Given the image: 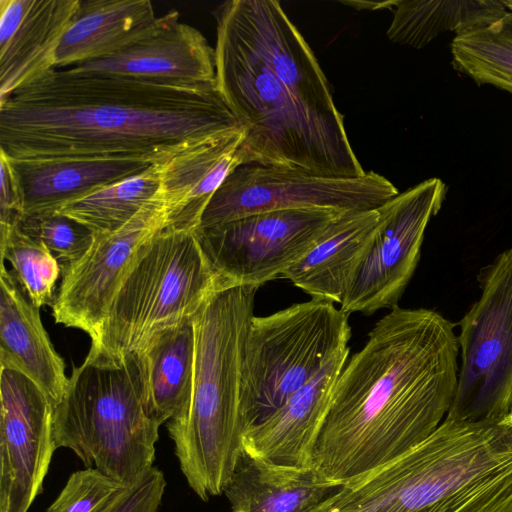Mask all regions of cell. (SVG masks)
Here are the masks:
<instances>
[{"label":"cell","instance_id":"obj_1","mask_svg":"<svg viewBox=\"0 0 512 512\" xmlns=\"http://www.w3.org/2000/svg\"><path fill=\"white\" fill-rule=\"evenodd\" d=\"M244 132L216 85L55 68L0 100V152L12 161L163 164Z\"/></svg>","mask_w":512,"mask_h":512},{"label":"cell","instance_id":"obj_2","mask_svg":"<svg viewBox=\"0 0 512 512\" xmlns=\"http://www.w3.org/2000/svg\"><path fill=\"white\" fill-rule=\"evenodd\" d=\"M213 16L216 87L244 128L242 165L364 175L324 71L281 4L229 0Z\"/></svg>","mask_w":512,"mask_h":512},{"label":"cell","instance_id":"obj_3","mask_svg":"<svg viewBox=\"0 0 512 512\" xmlns=\"http://www.w3.org/2000/svg\"><path fill=\"white\" fill-rule=\"evenodd\" d=\"M458 355L454 324L441 314L390 309L336 380L314 468L342 484L427 439L453 401Z\"/></svg>","mask_w":512,"mask_h":512},{"label":"cell","instance_id":"obj_4","mask_svg":"<svg viewBox=\"0 0 512 512\" xmlns=\"http://www.w3.org/2000/svg\"><path fill=\"white\" fill-rule=\"evenodd\" d=\"M309 512H512V436L502 422L444 418L423 442Z\"/></svg>","mask_w":512,"mask_h":512},{"label":"cell","instance_id":"obj_5","mask_svg":"<svg viewBox=\"0 0 512 512\" xmlns=\"http://www.w3.org/2000/svg\"><path fill=\"white\" fill-rule=\"evenodd\" d=\"M258 288L219 289L191 319V391L166 429L189 487L203 501L224 492L244 450L242 364Z\"/></svg>","mask_w":512,"mask_h":512},{"label":"cell","instance_id":"obj_6","mask_svg":"<svg viewBox=\"0 0 512 512\" xmlns=\"http://www.w3.org/2000/svg\"><path fill=\"white\" fill-rule=\"evenodd\" d=\"M160 426L145 409L134 357L115 364L87 354L52 408L56 449L125 485L153 467Z\"/></svg>","mask_w":512,"mask_h":512},{"label":"cell","instance_id":"obj_7","mask_svg":"<svg viewBox=\"0 0 512 512\" xmlns=\"http://www.w3.org/2000/svg\"><path fill=\"white\" fill-rule=\"evenodd\" d=\"M219 289L195 231L166 226L125 275L88 354L120 364L157 334L191 321Z\"/></svg>","mask_w":512,"mask_h":512},{"label":"cell","instance_id":"obj_8","mask_svg":"<svg viewBox=\"0 0 512 512\" xmlns=\"http://www.w3.org/2000/svg\"><path fill=\"white\" fill-rule=\"evenodd\" d=\"M348 317L334 303L319 299L252 317L241 381L246 433L349 348Z\"/></svg>","mask_w":512,"mask_h":512},{"label":"cell","instance_id":"obj_9","mask_svg":"<svg viewBox=\"0 0 512 512\" xmlns=\"http://www.w3.org/2000/svg\"><path fill=\"white\" fill-rule=\"evenodd\" d=\"M480 297L457 336L461 363L445 418L497 423L512 412V247L478 274Z\"/></svg>","mask_w":512,"mask_h":512},{"label":"cell","instance_id":"obj_10","mask_svg":"<svg viewBox=\"0 0 512 512\" xmlns=\"http://www.w3.org/2000/svg\"><path fill=\"white\" fill-rule=\"evenodd\" d=\"M344 212L267 211L194 231L221 289L260 287L301 260Z\"/></svg>","mask_w":512,"mask_h":512},{"label":"cell","instance_id":"obj_11","mask_svg":"<svg viewBox=\"0 0 512 512\" xmlns=\"http://www.w3.org/2000/svg\"><path fill=\"white\" fill-rule=\"evenodd\" d=\"M398 194L392 182L374 171L359 177H322L297 170L240 165L209 201L199 227L275 210H371Z\"/></svg>","mask_w":512,"mask_h":512},{"label":"cell","instance_id":"obj_12","mask_svg":"<svg viewBox=\"0 0 512 512\" xmlns=\"http://www.w3.org/2000/svg\"><path fill=\"white\" fill-rule=\"evenodd\" d=\"M445 183L429 178L379 206V224L340 309L371 315L398 306L420 259L424 233L442 207Z\"/></svg>","mask_w":512,"mask_h":512},{"label":"cell","instance_id":"obj_13","mask_svg":"<svg viewBox=\"0 0 512 512\" xmlns=\"http://www.w3.org/2000/svg\"><path fill=\"white\" fill-rule=\"evenodd\" d=\"M163 198L141 210L121 228L94 234L89 248L65 262L52 305L56 323L84 331L94 341L109 305L144 245L167 226Z\"/></svg>","mask_w":512,"mask_h":512},{"label":"cell","instance_id":"obj_14","mask_svg":"<svg viewBox=\"0 0 512 512\" xmlns=\"http://www.w3.org/2000/svg\"><path fill=\"white\" fill-rule=\"evenodd\" d=\"M0 512H27L56 450L52 404L22 372L0 370Z\"/></svg>","mask_w":512,"mask_h":512},{"label":"cell","instance_id":"obj_15","mask_svg":"<svg viewBox=\"0 0 512 512\" xmlns=\"http://www.w3.org/2000/svg\"><path fill=\"white\" fill-rule=\"evenodd\" d=\"M73 68L158 82L216 85L214 48L198 29L181 22L175 10L158 17L147 35L123 51Z\"/></svg>","mask_w":512,"mask_h":512},{"label":"cell","instance_id":"obj_16","mask_svg":"<svg viewBox=\"0 0 512 512\" xmlns=\"http://www.w3.org/2000/svg\"><path fill=\"white\" fill-rule=\"evenodd\" d=\"M80 0H0V100L55 69Z\"/></svg>","mask_w":512,"mask_h":512},{"label":"cell","instance_id":"obj_17","mask_svg":"<svg viewBox=\"0 0 512 512\" xmlns=\"http://www.w3.org/2000/svg\"><path fill=\"white\" fill-rule=\"evenodd\" d=\"M349 348L335 356L274 413L244 436V450L276 465L313 466L314 449Z\"/></svg>","mask_w":512,"mask_h":512},{"label":"cell","instance_id":"obj_18","mask_svg":"<svg viewBox=\"0 0 512 512\" xmlns=\"http://www.w3.org/2000/svg\"><path fill=\"white\" fill-rule=\"evenodd\" d=\"M0 367L16 369L34 381L52 406L65 393L68 377L41 321L39 308L28 298L1 261Z\"/></svg>","mask_w":512,"mask_h":512},{"label":"cell","instance_id":"obj_19","mask_svg":"<svg viewBox=\"0 0 512 512\" xmlns=\"http://www.w3.org/2000/svg\"><path fill=\"white\" fill-rule=\"evenodd\" d=\"M378 224L377 208L344 212L312 249L281 277L312 299L341 305L370 249Z\"/></svg>","mask_w":512,"mask_h":512},{"label":"cell","instance_id":"obj_20","mask_svg":"<svg viewBox=\"0 0 512 512\" xmlns=\"http://www.w3.org/2000/svg\"><path fill=\"white\" fill-rule=\"evenodd\" d=\"M244 132L188 149L159 164L167 226L195 230L209 201L240 165L236 151Z\"/></svg>","mask_w":512,"mask_h":512},{"label":"cell","instance_id":"obj_21","mask_svg":"<svg viewBox=\"0 0 512 512\" xmlns=\"http://www.w3.org/2000/svg\"><path fill=\"white\" fill-rule=\"evenodd\" d=\"M341 485L314 467L276 465L243 450L223 493L231 512H309Z\"/></svg>","mask_w":512,"mask_h":512},{"label":"cell","instance_id":"obj_22","mask_svg":"<svg viewBox=\"0 0 512 512\" xmlns=\"http://www.w3.org/2000/svg\"><path fill=\"white\" fill-rule=\"evenodd\" d=\"M157 19L149 0H80L57 49L55 68L109 58L147 35Z\"/></svg>","mask_w":512,"mask_h":512},{"label":"cell","instance_id":"obj_23","mask_svg":"<svg viewBox=\"0 0 512 512\" xmlns=\"http://www.w3.org/2000/svg\"><path fill=\"white\" fill-rule=\"evenodd\" d=\"M12 163L22 192L24 216L54 212L69 202L141 173L152 165L139 160L110 159L31 160Z\"/></svg>","mask_w":512,"mask_h":512},{"label":"cell","instance_id":"obj_24","mask_svg":"<svg viewBox=\"0 0 512 512\" xmlns=\"http://www.w3.org/2000/svg\"><path fill=\"white\" fill-rule=\"evenodd\" d=\"M134 358L145 409L162 425L183 409L190 395L194 365L191 321L157 334Z\"/></svg>","mask_w":512,"mask_h":512},{"label":"cell","instance_id":"obj_25","mask_svg":"<svg viewBox=\"0 0 512 512\" xmlns=\"http://www.w3.org/2000/svg\"><path fill=\"white\" fill-rule=\"evenodd\" d=\"M391 10L388 38L416 49L423 48L440 33L454 32L458 36L486 26L507 12L502 0H397Z\"/></svg>","mask_w":512,"mask_h":512},{"label":"cell","instance_id":"obj_26","mask_svg":"<svg viewBox=\"0 0 512 512\" xmlns=\"http://www.w3.org/2000/svg\"><path fill=\"white\" fill-rule=\"evenodd\" d=\"M161 198L160 165L152 164L141 173L69 202L55 212L78 221L94 234L107 233L121 228Z\"/></svg>","mask_w":512,"mask_h":512},{"label":"cell","instance_id":"obj_27","mask_svg":"<svg viewBox=\"0 0 512 512\" xmlns=\"http://www.w3.org/2000/svg\"><path fill=\"white\" fill-rule=\"evenodd\" d=\"M451 54L456 71L478 85L489 84L512 93V12L455 36Z\"/></svg>","mask_w":512,"mask_h":512},{"label":"cell","instance_id":"obj_28","mask_svg":"<svg viewBox=\"0 0 512 512\" xmlns=\"http://www.w3.org/2000/svg\"><path fill=\"white\" fill-rule=\"evenodd\" d=\"M1 260L7 259L12 273L30 301L40 309L53 305L54 288L61 268L51 250L15 226L0 237Z\"/></svg>","mask_w":512,"mask_h":512},{"label":"cell","instance_id":"obj_29","mask_svg":"<svg viewBox=\"0 0 512 512\" xmlns=\"http://www.w3.org/2000/svg\"><path fill=\"white\" fill-rule=\"evenodd\" d=\"M18 226L23 233L43 242L65 262L78 259L94 238L89 228L55 211L23 216Z\"/></svg>","mask_w":512,"mask_h":512},{"label":"cell","instance_id":"obj_30","mask_svg":"<svg viewBox=\"0 0 512 512\" xmlns=\"http://www.w3.org/2000/svg\"><path fill=\"white\" fill-rule=\"evenodd\" d=\"M125 486L97 468L86 467L70 475L46 512H101Z\"/></svg>","mask_w":512,"mask_h":512},{"label":"cell","instance_id":"obj_31","mask_svg":"<svg viewBox=\"0 0 512 512\" xmlns=\"http://www.w3.org/2000/svg\"><path fill=\"white\" fill-rule=\"evenodd\" d=\"M166 487L162 471L152 467L125 488L101 512H157Z\"/></svg>","mask_w":512,"mask_h":512},{"label":"cell","instance_id":"obj_32","mask_svg":"<svg viewBox=\"0 0 512 512\" xmlns=\"http://www.w3.org/2000/svg\"><path fill=\"white\" fill-rule=\"evenodd\" d=\"M23 216V197L14 165L0 152V237L17 226Z\"/></svg>","mask_w":512,"mask_h":512},{"label":"cell","instance_id":"obj_33","mask_svg":"<svg viewBox=\"0 0 512 512\" xmlns=\"http://www.w3.org/2000/svg\"><path fill=\"white\" fill-rule=\"evenodd\" d=\"M396 1H342L343 4L352 6L355 9H368V10H379V9H392Z\"/></svg>","mask_w":512,"mask_h":512},{"label":"cell","instance_id":"obj_34","mask_svg":"<svg viewBox=\"0 0 512 512\" xmlns=\"http://www.w3.org/2000/svg\"><path fill=\"white\" fill-rule=\"evenodd\" d=\"M501 422L506 426L512 436V412L502 419Z\"/></svg>","mask_w":512,"mask_h":512},{"label":"cell","instance_id":"obj_35","mask_svg":"<svg viewBox=\"0 0 512 512\" xmlns=\"http://www.w3.org/2000/svg\"><path fill=\"white\" fill-rule=\"evenodd\" d=\"M502 2H503V4L505 5V7H506L507 9H509V10H510V12H512V0H508V1H506V0H502Z\"/></svg>","mask_w":512,"mask_h":512}]
</instances>
